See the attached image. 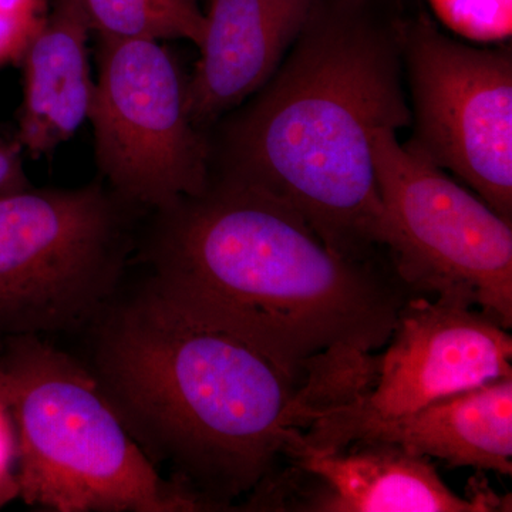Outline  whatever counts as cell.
Segmentation results:
<instances>
[{
    "label": "cell",
    "instance_id": "13",
    "mask_svg": "<svg viewBox=\"0 0 512 512\" xmlns=\"http://www.w3.org/2000/svg\"><path fill=\"white\" fill-rule=\"evenodd\" d=\"M363 440L394 444L448 466L511 476L512 376L451 394L399 419L380 421L352 439Z\"/></svg>",
    "mask_w": 512,
    "mask_h": 512
},
{
    "label": "cell",
    "instance_id": "1",
    "mask_svg": "<svg viewBox=\"0 0 512 512\" xmlns=\"http://www.w3.org/2000/svg\"><path fill=\"white\" fill-rule=\"evenodd\" d=\"M157 212L151 286L299 376L363 369L424 293L389 259L333 251L291 205L234 178Z\"/></svg>",
    "mask_w": 512,
    "mask_h": 512
},
{
    "label": "cell",
    "instance_id": "3",
    "mask_svg": "<svg viewBox=\"0 0 512 512\" xmlns=\"http://www.w3.org/2000/svg\"><path fill=\"white\" fill-rule=\"evenodd\" d=\"M392 46L366 0H313L292 55L229 131L228 177L291 205L333 251L406 276L372 156L376 130L412 120Z\"/></svg>",
    "mask_w": 512,
    "mask_h": 512
},
{
    "label": "cell",
    "instance_id": "6",
    "mask_svg": "<svg viewBox=\"0 0 512 512\" xmlns=\"http://www.w3.org/2000/svg\"><path fill=\"white\" fill-rule=\"evenodd\" d=\"M99 40L89 120L111 191L157 211L201 195L210 185L207 148L178 63L156 40Z\"/></svg>",
    "mask_w": 512,
    "mask_h": 512
},
{
    "label": "cell",
    "instance_id": "17",
    "mask_svg": "<svg viewBox=\"0 0 512 512\" xmlns=\"http://www.w3.org/2000/svg\"><path fill=\"white\" fill-rule=\"evenodd\" d=\"M19 141L0 136V197L30 188Z\"/></svg>",
    "mask_w": 512,
    "mask_h": 512
},
{
    "label": "cell",
    "instance_id": "9",
    "mask_svg": "<svg viewBox=\"0 0 512 512\" xmlns=\"http://www.w3.org/2000/svg\"><path fill=\"white\" fill-rule=\"evenodd\" d=\"M403 37L416 110L412 143L512 222L511 50L463 45L423 15Z\"/></svg>",
    "mask_w": 512,
    "mask_h": 512
},
{
    "label": "cell",
    "instance_id": "11",
    "mask_svg": "<svg viewBox=\"0 0 512 512\" xmlns=\"http://www.w3.org/2000/svg\"><path fill=\"white\" fill-rule=\"evenodd\" d=\"M313 0H208L207 28L188 82L192 123H211L274 76Z\"/></svg>",
    "mask_w": 512,
    "mask_h": 512
},
{
    "label": "cell",
    "instance_id": "7",
    "mask_svg": "<svg viewBox=\"0 0 512 512\" xmlns=\"http://www.w3.org/2000/svg\"><path fill=\"white\" fill-rule=\"evenodd\" d=\"M365 389L318 417L302 434L312 447L345 446L360 431L512 376V338L471 293H419L404 303Z\"/></svg>",
    "mask_w": 512,
    "mask_h": 512
},
{
    "label": "cell",
    "instance_id": "8",
    "mask_svg": "<svg viewBox=\"0 0 512 512\" xmlns=\"http://www.w3.org/2000/svg\"><path fill=\"white\" fill-rule=\"evenodd\" d=\"M384 207L406 244L407 279L436 295L461 289L505 329L512 326V228L396 131L373 133Z\"/></svg>",
    "mask_w": 512,
    "mask_h": 512
},
{
    "label": "cell",
    "instance_id": "10",
    "mask_svg": "<svg viewBox=\"0 0 512 512\" xmlns=\"http://www.w3.org/2000/svg\"><path fill=\"white\" fill-rule=\"evenodd\" d=\"M285 468L309 488L299 510L325 512H485L500 510L494 495L460 497L447 487L429 457L384 441L312 447L302 436Z\"/></svg>",
    "mask_w": 512,
    "mask_h": 512
},
{
    "label": "cell",
    "instance_id": "14",
    "mask_svg": "<svg viewBox=\"0 0 512 512\" xmlns=\"http://www.w3.org/2000/svg\"><path fill=\"white\" fill-rule=\"evenodd\" d=\"M99 39L190 40L200 49L207 19L200 0H72Z\"/></svg>",
    "mask_w": 512,
    "mask_h": 512
},
{
    "label": "cell",
    "instance_id": "19",
    "mask_svg": "<svg viewBox=\"0 0 512 512\" xmlns=\"http://www.w3.org/2000/svg\"><path fill=\"white\" fill-rule=\"evenodd\" d=\"M19 497V485L12 471L0 476V508Z\"/></svg>",
    "mask_w": 512,
    "mask_h": 512
},
{
    "label": "cell",
    "instance_id": "2",
    "mask_svg": "<svg viewBox=\"0 0 512 512\" xmlns=\"http://www.w3.org/2000/svg\"><path fill=\"white\" fill-rule=\"evenodd\" d=\"M92 328L90 370L128 433L212 511L265 490L303 431L349 397L348 377L296 375L148 281Z\"/></svg>",
    "mask_w": 512,
    "mask_h": 512
},
{
    "label": "cell",
    "instance_id": "4",
    "mask_svg": "<svg viewBox=\"0 0 512 512\" xmlns=\"http://www.w3.org/2000/svg\"><path fill=\"white\" fill-rule=\"evenodd\" d=\"M0 400L15 434L19 497L56 512L212 511L165 481L92 370L39 336L5 339Z\"/></svg>",
    "mask_w": 512,
    "mask_h": 512
},
{
    "label": "cell",
    "instance_id": "16",
    "mask_svg": "<svg viewBox=\"0 0 512 512\" xmlns=\"http://www.w3.org/2000/svg\"><path fill=\"white\" fill-rule=\"evenodd\" d=\"M47 13L49 0H0V69L22 62Z\"/></svg>",
    "mask_w": 512,
    "mask_h": 512
},
{
    "label": "cell",
    "instance_id": "18",
    "mask_svg": "<svg viewBox=\"0 0 512 512\" xmlns=\"http://www.w3.org/2000/svg\"><path fill=\"white\" fill-rule=\"evenodd\" d=\"M13 460H15V434H13L8 410L0 400V476L9 473Z\"/></svg>",
    "mask_w": 512,
    "mask_h": 512
},
{
    "label": "cell",
    "instance_id": "15",
    "mask_svg": "<svg viewBox=\"0 0 512 512\" xmlns=\"http://www.w3.org/2000/svg\"><path fill=\"white\" fill-rule=\"evenodd\" d=\"M437 19L458 36L474 42L510 39L512 0H429Z\"/></svg>",
    "mask_w": 512,
    "mask_h": 512
},
{
    "label": "cell",
    "instance_id": "5",
    "mask_svg": "<svg viewBox=\"0 0 512 512\" xmlns=\"http://www.w3.org/2000/svg\"><path fill=\"white\" fill-rule=\"evenodd\" d=\"M128 202L99 184L0 197V338L92 325L116 299Z\"/></svg>",
    "mask_w": 512,
    "mask_h": 512
},
{
    "label": "cell",
    "instance_id": "12",
    "mask_svg": "<svg viewBox=\"0 0 512 512\" xmlns=\"http://www.w3.org/2000/svg\"><path fill=\"white\" fill-rule=\"evenodd\" d=\"M89 25L72 0H53L23 55V100L16 140L30 157L49 156L89 120L94 87Z\"/></svg>",
    "mask_w": 512,
    "mask_h": 512
}]
</instances>
